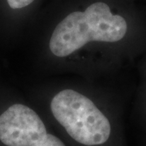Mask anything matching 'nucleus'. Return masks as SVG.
Masks as SVG:
<instances>
[{
	"label": "nucleus",
	"mask_w": 146,
	"mask_h": 146,
	"mask_svg": "<svg viewBox=\"0 0 146 146\" xmlns=\"http://www.w3.org/2000/svg\"><path fill=\"white\" fill-rule=\"evenodd\" d=\"M49 0H0V41H16L29 30Z\"/></svg>",
	"instance_id": "4"
},
{
	"label": "nucleus",
	"mask_w": 146,
	"mask_h": 146,
	"mask_svg": "<svg viewBox=\"0 0 146 146\" xmlns=\"http://www.w3.org/2000/svg\"><path fill=\"white\" fill-rule=\"evenodd\" d=\"M28 98L67 146H120L115 107L95 80L39 83L30 89Z\"/></svg>",
	"instance_id": "2"
},
{
	"label": "nucleus",
	"mask_w": 146,
	"mask_h": 146,
	"mask_svg": "<svg viewBox=\"0 0 146 146\" xmlns=\"http://www.w3.org/2000/svg\"><path fill=\"white\" fill-rule=\"evenodd\" d=\"M0 146H67L29 100L0 87Z\"/></svg>",
	"instance_id": "3"
},
{
	"label": "nucleus",
	"mask_w": 146,
	"mask_h": 146,
	"mask_svg": "<svg viewBox=\"0 0 146 146\" xmlns=\"http://www.w3.org/2000/svg\"><path fill=\"white\" fill-rule=\"evenodd\" d=\"M28 31L38 71L95 80L117 63L131 21L117 0H49Z\"/></svg>",
	"instance_id": "1"
}]
</instances>
